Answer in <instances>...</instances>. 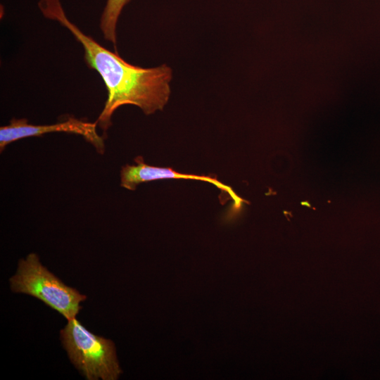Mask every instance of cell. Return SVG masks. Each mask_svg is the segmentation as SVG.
<instances>
[{
  "instance_id": "obj_1",
  "label": "cell",
  "mask_w": 380,
  "mask_h": 380,
  "mask_svg": "<svg viewBox=\"0 0 380 380\" xmlns=\"http://www.w3.org/2000/svg\"><path fill=\"white\" fill-rule=\"evenodd\" d=\"M38 6L45 18L68 30L82 46L87 65L102 78L107 99L96 122L103 131L111 126L113 114L122 106H136L146 115L164 108L171 94L172 70L170 66L142 68L127 63L117 51L107 49L72 23L60 0H40Z\"/></svg>"
},
{
  "instance_id": "obj_2",
  "label": "cell",
  "mask_w": 380,
  "mask_h": 380,
  "mask_svg": "<svg viewBox=\"0 0 380 380\" xmlns=\"http://www.w3.org/2000/svg\"><path fill=\"white\" fill-rule=\"evenodd\" d=\"M9 281L12 291L37 298L68 320L76 317L82 309L80 303L87 299L46 269L34 253L19 260L16 273Z\"/></svg>"
},
{
  "instance_id": "obj_3",
  "label": "cell",
  "mask_w": 380,
  "mask_h": 380,
  "mask_svg": "<svg viewBox=\"0 0 380 380\" xmlns=\"http://www.w3.org/2000/svg\"><path fill=\"white\" fill-rule=\"evenodd\" d=\"M71 362L88 380H115L122 373L114 343L87 330L76 317L61 330Z\"/></svg>"
},
{
  "instance_id": "obj_4",
  "label": "cell",
  "mask_w": 380,
  "mask_h": 380,
  "mask_svg": "<svg viewBox=\"0 0 380 380\" xmlns=\"http://www.w3.org/2000/svg\"><path fill=\"white\" fill-rule=\"evenodd\" d=\"M96 122H91L68 117L66 120L51 125H32L25 118H12L10 123L0 127V151L15 141L32 137H40L51 132H65L82 136L100 154L105 152L103 137L96 131Z\"/></svg>"
},
{
  "instance_id": "obj_5",
  "label": "cell",
  "mask_w": 380,
  "mask_h": 380,
  "mask_svg": "<svg viewBox=\"0 0 380 380\" xmlns=\"http://www.w3.org/2000/svg\"><path fill=\"white\" fill-rule=\"evenodd\" d=\"M136 165L126 164L120 170V186L127 190L134 191L137 186L143 183L153 180L165 179H184L199 180L209 182L222 191L229 194L234 203V211L239 212L242 204L248 203L239 196L228 185L220 182L216 177L211 176H200L178 172L170 167H157L147 165L141 156L134 159Z\"/></svg>"
},
{
  "instance_id": "obj_6",
  "label": "cell",
  "mask_w": 380,
  "mask_h": 380,
  "mask_svg": "<svg viewBox=\"0 0 380 380\" xmlns=\"http://www.w3.org/2000/svg\"><path fill=\"white\" fill-rule=\"evenodd\" d=\"M130 0H107L102 12L99 27L103 38L111 42L117 51V24L125 6Z\"/></svg>"
}]
</instances>
